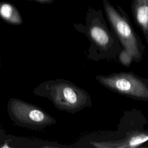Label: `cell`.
I'll use <instances>...</instances> for the list:
<instances>
[{
    "mask_svg": "<svg viewBox=\"0 0 148 148\" xmlns=\"http://www.w3.org/2000/svg\"><path fill=\"white\" fill-rule=\"evenodd\" d=\"M147 140L148 131L142 128L119 140L92 141L89 144L97 148H134L140 147Z\"/></svg>",
    "mask_w": 148,
    "mask_h": 148,
    "instance_id": "cell-6",
    "label": "cell"
},
{
    "mask_svg": "<svg viewBox=\"0 0 148 148\" xmlns=\"http://www.w3.org/2000/svg\"><path fill=\"white\" fill-rule=\"evenodd\" d=\"M103 7L110 29L119 39L122 49L130 53L133 61L140 62L145 54V46L125 11L118 5L114 7L109 0H103Z\"/></svg>",
    "mask_w": 148,
    "mask_h": 148,
    "instance_id": "cell-3",
    "label": "cell"
},
{
    "mask_svg": "<svg viewBox=\"0 0 148 148\" xmlns=\"http://www.w3.org/2000/svg\"><path fill=\"white\" fill-rule=\"evenodd\" d=\"M34 93L49 99L58 110L71 114L92 106V101L88 92L64 79L43 82L34 89Z\"/></svg>",
    "mask_w": 148,
    "mask_h": 148,
    "instance_id": "cell-2",
    "label": "cell"
},
{
    "mask_svg": "<svg viewBox=\"0 0 148 148\" xmlns=\"http://www.w3.org/2000/svg\"><path fill=\"white\" fill-rule=\"evenodd\" d=\"M20 117L25 124L34 130H42L55 124L56 120L41 108L34 105H20Z\"/></svg>",
    "mask_w": 148,
    "mask_h": 148,
    "instance_id": "cell-5",
    "label": "cell"
},
{
    "mask_svg": "<svg viewBox=\"0 0 148 148\" xmlns=\"http://www.w3.org/2000/svg\"><path fill=\"white\" fill-rule=\"evenodd\" d=\"M31 1H34L36 2H38L42 4H51L54 1V0H31Z\"/></svg>",
    "mask_w": 148,
    "mask_h": 148,
    "instance_id": "cell-9",
    "label": "cell"
},
{
    "mask_svg": "<svg viewBox=\"0 0 148 148\" xmlns=\"http://www.w3.org/2000/svg\"><path fill=\"white\" fill-rule=\"evenodd\" d=\"M95 79L112 92L137 101H148V79L141 77L133 72L98 75Z\"/></svg>",
    "mask_w": 148,
    "mask_h": 148,
    "instance_id": "cell-4",
    "label": "cell"
},
{
    "mask_svg": "<svg viewBox=\"0 0 148 148\" xmlns=\"http://www.w3.org/2000/svg\"><path fill=\"white\" fill-rule=\"evenodd\" d=\"M117 58L119 62L126 67L130 66L133 61L132 57L130 53L123 49H122L121 51L117 56Z\"/></svg>",
    "mask_w": 148,
    "mask_h": 148,
    "instance_id": "cell-8",
    "label": "cell"
},
{
    "mask_svg": "<svg viewBox=\"0 0 148 148\" xmlns=\"http://www.w3.org/2000/svg\"><path fill=\"white\" fill-rule=\"evenodd\" d=\"M133 18L148 43V0H132L131 5Z\"/></svg>",
    "mask_w": 148,
    "mask_h": 148,
    "instance_id": "cell-7",
    "label": "cell"
},
{
    "mask_svg": "<svg viewBox=\"0 0 148 148\" xmlns=\"http://www.w3.org/2000/svg\"><path fill=\"white\" fill-rule=\"evenodd\" d=\"M73 27L79 32L84 34L90 43L85 52L86 56L90 60H113L117 57L122 50L119 39L108 27L101 9L95 10L88 6L85 24L74 23Z\"/></svg>",
    "mask_w": 148,
    "mask_h": 148,
    "instance_id": "cell-1",
    "label": "cell"
}]
</instances>
